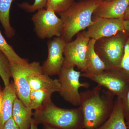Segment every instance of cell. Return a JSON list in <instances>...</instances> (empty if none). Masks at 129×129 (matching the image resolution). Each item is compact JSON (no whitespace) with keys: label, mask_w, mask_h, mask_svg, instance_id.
<instances>
[{"label":"cell","mask_w":129,"mask_h":129,"mask_svg":"<svg viewBox=\"0 0 129 129\" xmlns=\"http://www.w3.org/2000/svg\"><path fill=\"white\" fill-rule=\"evenodd\" d=\"M80 107L84 120V129H95L103 124L112 113L114 95L98 85L80 92Z\"/></svg>","instance_id":"obj_1"},{"label":"cell","mask_w":129,"mask_h":129,"mask_svg":"<svg viewBox=\"0 0 129 129\" xmlns=\"http://www.w3.org/2000/svg\"><path fill=\"white\" fill-rule=\"evenodd\" d=\"M33 118L38 125H46L55 129H84V115L80 107L61 108L52 100L35 110Z\"/></svg>","instance_id":"obj_2"},{"label":"cell","mask_w":129,"mask_h":129,"mask_svg":"<svg viewBox=\"0 0 129 129\" xmlns=\"http://www.w3.org/2000/svg\"><path fill=\"white\" fill-rule=\"evenodd\" d=\"M104 0H80L75 2L67 11L60 13L62 22L61 37L67 42L93 23L94 12Z\"/></svg>","instance_id":"obj_3"},{"label":"cell","mask_w":129,"mask_h":129,"mask_svg":"<svg viewBox=\"0 0 129 129\" xmlns=\"http://www.w3.org/2000/svg\"><path fill=\"white\" fill-rule=\"evenodd\" d=\"M129 36L124 31L96 40L95 51L106 65L107 69H120L125 45Z\"/></svg>","instance_id":"obj_4"},{"label":"cell","mask_w":129,"mask_h":129,"mask_svg":"<svg viewBox=\"0 0 129 129\" xmlns=\"http://www.w3.org/2000/svg\"><path fill=\"white\" fill-rule=\"evenodd\" d=\"M81 76L94 81L121 99L129 88V76L121 69L106 70L95 74L84 72Z\"/></svg>","instance_id":"obj_5"},{"label":"cell","mask_w":129,"mask_h":129,"mask_svg":"<svg viewBox=\"0 0 129 129\" xmlns=\"http://www.w3.org/2000/svg\"><path fill=\"white\" fill-rule=\"evenodd\" d=\"M81 71H76L74 67H63L58 74V80L61 85L59 94L66 101L75 106H80L81 88L88 89L90 84L88 82L81 83L80 79Z\"/></svg>","instance_id":"obj_6"},{"label":"cell","mask_w":129,"mask_h":129,"mask_svg":"<svg viewBox=\"0 0 129 129\" xmlns=\"http://www.w3.org/2000/svg\"><path fill=\"white\" fill-rule=\"evenodd\" d=\"M32 19L35 31L40 39L61 36L62 21L52 10L46 8L38 10L32 16Z\"/></svg>","instance_id":"obj_7"},{"label":"cell","mask_w":129,"mask_h":129,"mask_svg":"<svg viewBox=\"0 0 129 129\" xmlns=\"http://www.w3.org/2000/svg\"><path fill=\"white\" fill-rule=\"evenodd\" d=\"M90 39L85 36L83 31L77 34L74 40L67 42L63 53L64 59L63 67H76L81 72H85L87 49Z\"/></svg>","instance_id":"obj_8"},{"label":"cell","mask_w":129,"mask_h":129,"mask_svg":"<svg viewBox=\"0 0 129 129\" xmlns=\"http://www.w3.org/2000/svg\"><path fill=\"white\" fill-rule=\"evenodd\" d=\"M39 63L37 62H33L30 63L20 64L9 62L11 75L13 79L17 96L25 106L30 108L31 90L28 78L29 74Z\"/></svg>","instance_id":"obj_9"},{"label":"cell","mask_w":129,"mask_h":129,"mask_svg":"<svg viewBox=\"0 0 129 129\" xmlns=\"http://www.w3.org/2000/svg\"><path fill=\"white\" fill-rule=\"evenodd\" d=\"M92 19L93 24L86 31H83L85 36L89 39L97 40L125 31L123 19L107 18L93 16Z\"/></svg>","instance_id":"obj_10"},{"label":"cell","mask_w":129,"mask_h":129,"mask_svg":"<svg viewBox=\"0 0 129 129\" xmlns=\"http://www.w3.org/2000/svg\"><path fill=\"white\" fill-rule=\"evenodd\" d=\"M66 43L61 37H55L48 41V56L42 66L44 74L48 76L58 75L64 64Z\"/></svg>","instance_id":"obj_11"},{"label":"cell","mask_w":129,"mask_h":129,"mask_svg":"<svg viewBox=\"0 0 129 129\" xmlns=\"http://www.w3.org/2000/svg\"><path fill=\"white\" fill-rule=\"evenodd\" d=\"M31 90H43L53 94L60 91L61 85L58 79H52L43 73L39 62L28 76Z\"/></svg>","instance_id":"obj_12"},{"label":"cell","mask_w":129,"mask_h":129,"mask_svg":"<svg viewBox=\"0 0 129 129\" xmlns=\"http://www.w3.org/2000/svg\"><path fill=\"white\" fill-rule=\"evenodd\" d=\"M129 6V0H104L94 12L93 16L110 19H123Z\"/></svg>","instance_id":"obj_13"},{"label":"cell","mask_w":129,"mask_h":129,"mask_svg":"<svg viewBox=\"0 0 129 129\" xmlns=\"http://www.w3.org/2000/svg\"><path fill=\"white\" fill-rule=\"evenodd\" d=\"M32 110L16 97L13 103V118L20 129H30L33 118Z\"/></svg>","instance_id":"obj_14"},{"label":"cell","mask_w":129,"mask_h":129,"mask_svg":"<svg viewBox=\"0 0 129 129\" xmlns=\"http://www.w3.org/2000/svg\"><path fill=\"white\" fill-rule=\"evenodd\" d=\"M17 96L14 83L11 81L3 89V99L0 113V129H2L6 122L12 117L13 103Z\"/></svg>","instance_id":"obj_15"},{"label":"cell","mask_w":129,"mask_h":129,"mask_svg":"<svg viewBox=\"0 0 129 129\" xmlns=\"http://www.w3.org/2000/svg\"><path fill=\"white\" fill-rule=\"evenodd\" d=\"M95 129H128L123 111L122 99L117 98L111 116L103 124Z\"/></svg>","instance_id":"obj_16"},{"label":"cell","mask_w":129,"mask_h":129,"mask_svg":"<svg viewBox=\"0 0 129 129\" xmlns=\"http://www.w3.org/2000/svg\"><path fill=\"white\" fill-rule=\"evenodd\" d=\"M96 40L90 39L88 44L86 55V68L84 73L98 74L107 70L104 63L95 51L94 46Z\"/></svg>","instance_id":"obj_17"},{"label":"cell","mask_w":129,"mask_h":129,"mask_svg":"<svg viewBox=\"0 0 129 129\" xmlns=\"http://www.w3.org/2000/svg\"><path fill=\"white\" fill-rule=\"evenodd\" d=\"M13 0H0V22L8 38L15 35V30L10 23V11Z\"/></svg>","instance_id":"obj_18"},{"label":"cell","mask_w":129,"mask_h":129,"mask_svg":"<svg viewBox=\"0 0 129 129\" xmlns=\"http://www.w3.org/2000/svg\"><path fill=\"white\" fill-rule=\"evenodd\" d=\"M52 93L43 90H31L30 94V108L36 110L44 103L51 100Z\"/></svg>","instance_id":"obj_19"},{"label":"cell","mask_w":129,"mask_h":129,"mask_svg":"<svg viewBox=\"0 0 129 129\" xmlns=\"http://www.w3.org/2000/svg\"><path fill=\"white\" fill-rule=\"evenodd\" d=\"M0 50L6 56L9 62L20 64H26L28 62L27 59H24L16 53L13 47L8 43L0 31Z\"/></svg>","instance_id":"obj_20"},{"label":"cell","mask_w":129,"mask_h":129,"mask_svg":"<svg viewBox=\"0 0 129 129\" xmlns=\"http://www.w3.org/2000/svg\"><path fill=\"white\" fill-rule=\"evenodd\" d=\"M74 2L75 0H47L45 7L59 14L67 11Z\"/></svg>","instance_id":"obj_21"},{"label":"cell","mask_w":129,"mask_h":129,"mask_svg":"<svg viewBox=\"0 0 129 129\" xmlns=\"http://www.w3.org/2000/svg\"><path fill=\"white\" fill-rule=\"evenodd\" d=\"M0 77L3 81L5 86L10 84L11 77L9 62L6 56L0 50Z\"/></svg>","instance_id":"obj_22"},{"label":"cell","mask_w":129,"mask_h":129,"mask_svg":"<svg viewBox=\"0 0 129 129\" xmlns=\"http://www.w3.org/2000/svg\"><path fill=\"white\" fill-rule=\"evenodd\" d=\"M47 0H34V2L32 5L28 3H23L19 5V7L28 12H32L45 7Z\"/></svg>","instance_id":"obj_23"},{"label":"cell","mask_w":129,"mask_h":129,"mask_svg":"<svg viewBox=\"0 0 129 129\" xmlns=\"http://www.w3.org/2000/svg\"><path fill=\"white\" fill-rule=\"evenodd\" d=\"M120 69L129 76V36L125 45L124 52Z\"/></svg>","instance_id":"obj_24"},{"label":"cell","mask_w":129,"mask_h":129,"mask_svg":"<svg viewBox=\"0 0 129 129\" xmlns=\"http://www.w3.org/2000/svg\"><path fill=\"white\" fill-rule=\"evenodd\" d=\"M122 100L124 117L127 122L129 120V88Z\"/></svg>","instance_id":"obj_25"},{"label":"cell","mask_w":129,"mask_h":129,"mask_svg":"<svg viewBox=\"0 0 129 129\" xmlns=\"http://www.w3.org/2000/svg\"><path fill=\"white\" fill-rule=\"evenodd\" d=\"M2 129H20L17 125L12 117L6 122Z\"/></svg>","instance_id":"obj_26"},{"label":"cell","mask_w":129,"mask_h":129,"mask_svg":"<svg viewBox=\"0 0 129 129\" xmlns=\"http://www.w3.org/2000/svg\"><path fill=\"white\" fill-rule=\"evenodd\" d=\"M125 30L129 35V20H124Z\"/></svg>","instance_id":"obj_27"},{"label":"cell","mask_w":129,"mask_h":129,"mask_svg":"<svg viewBox=\"0 0 129 129\" xmlns=\"http://www.w3.org/2000/svg\"><path fill=\"white\" fill-rule=\"evenodd\" d=\"M3 89L0 85V113L1 111L2 106L3 99Z\"/></svg>","instance_id":"obj_28"},{"label":"cell","mask_w":129,"mask_h":129,"mask_svg":"<svg viewBox=\"0 0 129 129\" xmlns=\"http://www.w3.org/2000/svg\"><path fill=\"white\" fill-rule=\"evenodd\" d=\"M37 126H38V124L34 120V119L32 118L30 129H38Z\"/></svg>","instance_id":"obj_29"},{"label":"cell","mask_w":129,"mask_h":129,"mask_svg":"<svg viewBox=\"0 0 129 129\" xmlns=\"http://www.w3.org/2000/svg\"><path fill=\"white\" fill-rule=\"evenodd\" d=\"M123 19L124 20H129V6L125 13Z\"/></svg>","instance_id":"obj_30"},{"label":"cell","mask_w":129,"mask_h":129,"mask_svg":"<svg viewBox=\"0 0 129 129\" xmlns=\"http://www.w3.org/2000/svg\"><path fill=\"white\" fill-rule=\"evenodd\" d=\"M44 129H55L54 128H52V127H50L47 125H44Z\"/></svg>","instance_id":"obj_31"},{"label":"cell","mask_w":129,"mask_h":129,"mask_svg":"<svg viewBox=\"0 0 129 129\" xmlns=\"http://www.w3.org/2000/svg\"><path fill=\"white\" fill-rule=\"evenodd\" d=\"M126 125H127V128L129 129V120L126 122Z\"/></svg>","instance_id":"obj_32"},{"label":"cell","mask_w":129,"mask_h":129,"mask_svg":"<svg viewBox=\"0 0 129 129\" xmlns=\"http://www.w3.org/2000/svg\"><path fill=\"white\" fill-rule=\"evenodd\" d=\"M105 1H112V0H105Z\"/></svg>","instance_id":"obj_33"}]
</instances>
